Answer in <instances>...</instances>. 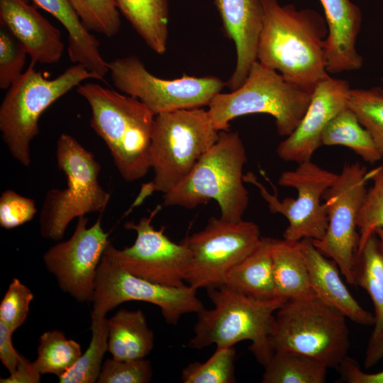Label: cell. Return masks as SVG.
I'll return each instance as SVG.
<instances>
[{
    "instance_id": "cell-1",
    "label": "cell",
    "mask_w": 383,
    "mask_h": 383,
    "mask_svg": "<svg viewBox=\"0 0 383 383\" xmlns=\"http://www.w3.org/2000/svg\"><path fill=\"white\" fill-rule=\"evenodd\" d=\"M264 21L257 60L287 81L309 91L328 77L326 19L313 9L262 0Z\"/></svg>"
},
{
    "instance_id": "cell-2",
    "label": "cell",
    "mask_w": 383,
    "mask_h": 383,
    "mask_svg": "<svg viewBox=\"0 0 383 383\" xmlns=\"http://www.w3.org/2000/svg\"><path fill=\"white\" fill-rule=\"evenodd\" d=\"M77 92L89 104L90 126L109 148L114 164L128 182L144 177L155 115L138 99L96 83L79 84Z\"/></svg>"
},
{
    "instance_id": "cell-3",
    "label": "cell",
    "mask_w": 383,
    "mask_h": 383,
    "mask_svg": "<svg viewBox=\"0 0 383 383\" xmlns=\"http://www.w3.org/2000/svg\"><path fill=\"white\" fill-rule=\"evenodd\" d=\"M218 134L202 107L155 115L149 153L154 177L142 184L129 210L155 192L165 194L174 188L216 142Z\"/></svg>"
},
{
    "instance_id": "cell-4",
    "label": "cell",
    "mask_w": 383,
    "mask_h": 383,
    "mask_svg": "<svg viewBox=\"0 0 383 383\" xmlns=\"http://www.w3.org/2000/svg\"><path fill=\"white\" fill-rule=\"evenodd\" d=\"M246 162L245 148L238 133L219 131L216 142L189 174L163 195L162 206L192 209L214 199L221 218L242 221L249 204L243 173Z\"/></svg>"
},
{
    "instance_id": "cell-5",
    "label": "cell",
    "mask_w": 383,
    "mask_h": 383,
    "mask_svg": "<svg viewBox=\"0 0 383 383\" xmlns=\"http://www.w3.org/2000/svg\"><path fill=\"white\" fill-rule=\"evenodd\" d=\"M206 289L213 308H204L197 313L188 347L202 349L212 344L231 347L250 340L249 350L264 366L274 352L269 335L275 312L287 301L251 298L225 284Z\"/></svg>"
},
{
    "instance_id": "cell-6",
    "label": "cell",
    "mask_w": 383,
    "mask_h": 383,
    "mask_svg": "<svg viewBox=\"0 0 383 383\" xmlns=\"http://www.w3.org/2000/svg\"><path fill=\"white\" fill-rule=\"evenodd\" d=\"M31 62L12 84L0 106V131L11 156L23 166L31 162L30 143L39 133V118L58 99L96 76L74 64L49 79Z\"/></svg>"
},
{
    "instance_id": "cell-7",
    "label": "cell",
    "mask_w": 383,
    "mask_h": 383,
    "mask_svg": "<svg viewBox=\"0 0 383 383\" xmlns=\"http://www.w3.org/2000/svg\"><path fill=\"white\" fill-rule=\"evenodd\" d=\"M311 94L257 60L244 83L230 93L216 94L207 112L218 131H228L230 121L239 116L267 113L274 118L278 134L287 137L304 117Z\"/></svg>"
},
{
    "instance_id": "cell-8",
    "label": "cell",
    "mask_w": 383,
    "mask_h": 383,
    "mask_svg": "<svg viewBox=\"0 0 383 383\" xmlns=\"http://www.w3.org/2000/svg\"><path fill=\"white\" fill-rule=\"evenodd\" d=\"M56 155L67 187L46 193L40 213V231L43 238L58 241L74 218L93 212L102 215L111 194L99 184L100 163L73 136L60 135Z\"/></svg>"
},
{
    "instance_id": "cell-9",
    "label": "cell",
    "mask_w": 383,
    "mask_h": 383,
    "mask_svg": "<svg viewBox=\"0 0 383 383\" xmlns=\"http://www.w3.org/2000/svg\"><path fill=\"white\" fill-rule=\"evenodd\" d=\"M269 340L273 349L307 355L336 369L350 348L346 317L316 295L285 301L275 312Z\"/></svg>"
},
{
    "instance_id": "cell-10",
    "label": "cell",
    "mask_w": 383,
    "mask_h": 383,
    "mask_svg": "<svg viewBox=\"0 0 383 383\" xmlns=\"http://www.w3.org/2000/svg\"><path fill=\"white\" fill-rule=\"evenodd\" d=\"M337 174L325 170L311 160L299 163L294 170L282 172L278 179L280 186L294 188L297 196L280 201L270 194L252 172L244 174L245 182L255 185L273 213L284 216L288 226L283 238L289 241L303 239L321 240L325 235L328 218L326 207L321 199L333 183Z\"/></svg>"
},
{
    "instance_id": "cell-11",
    "label": "cell",
    "mask_w": 383,
    "mask_h": 383,
    "mask_svg": "<svg viewBox=\"0 0 383 383\" xmlns=\"http://www.w3.org/2000/svg\"><path fill=\"white\" fill-rule=\"evenodd\" d=\"M108 67L116 89L140 100L155 116L208 106L226 84L214 76L184 74L174 79H161L151 74L134 55L108 62Z\"/></svg>"
},
{
    "instance_id": "cell-12",
    "label": "cell",
    "mask_w": 383,
    "mask_h": 383,
    "mask_svg": "<svg viewBox=\"0 0 383 383\" xmlns=\"http://www.w3.org/2000/svg\"><path fill=\"white\" fill-rule=\"evenodd\" d=\"M367 171L357 162L344 165L323 196L328 218L326 233L313 240L319 251L336 262L351 285L360 239L357 220L367 191Z\"/></svg>"
},
{
    "instance_id": "cell-13",
    "label": "cell",
    "mask_w": 383,
    "mask_h": 383,
    "mask_svg": "<svg viewBox=\"0 0 383 383\" xmlns=\"http://www.w3.org/2000/svg\"><path fill=\"white\" fill-rule=\"evenodd\" d=\"M196 291L189 285L166 287L135 276L104 251L97 270L91 316H105L122 303L139 301L158 306L166 323L176 325L184 314L197 313L204 308Z\"/></svg>"
},
{
    "instance_id": "cell-14",
    "label": "cell",
    "mask_w": 383,
    "mask_h": 383,
    "mask_svg": "<svg viewBox=\"0 0 383 383\" xmlns=\"http://www.w3.org/2000/svg\"><path fill=\"white\" fill-rule=\"evenodd\" d=\"M261 238L252 221L211 217L201 231L184 240L192 253L185 282L196 289L223 284L228 272L257 248Z\"/></svg>"
},
{
    "instance_id": "cell-15",
    "label": "cell",
    "mask_w": 383,
    "mask_h": 383,
    "mask_svg": "<svg viewBox=\"0 0 383 383\" xmlns=\"http://www.w3.org/2000/svg\"><path fill=\"white\" fill-rule=\"evenodd\" d=\"M160 209L159 205L138 223L124 224L126 229L136 232L131 246L119 250L109 242L105 251L120 267L135 276L166 287H182L190 270L192 253L185 242L172 241L165 234V227L154 228L152 221Z\"/></svg>"
},
{
    "instance_id": "cell-16",
    "label": "cell",
    "mask_w": 383,
    "mask_h": 383,
    "mask_svg": "<svg viewBox=\"0 0 383 383\" xmlns=\"http://www.w3.org/2000/svg\"><path fill=\"white\" fill-rule=\"evenodd\" d=\"M101 216L90 227L84 216L77 218L72 236L50 247L43 256L60 289L79 302L92 301L98 267L110 242Z\"/></svg>"
},
{
    "instance_id": "cell-17",
    "label": "cell",
    "mask_w": 383,
    "mask_h": 383,
    "mask_svg": "<svg viewBox=\"0 0 383 383\" xmlns=\"http://www.w3.org/2000/svg\"><path fill=\"white\" fill-rule=\"evenodd\" d=\"M344 79L330 76L314 87L306 111L296 128L277 147L278 157L298 164L311 160L321 145V134L339 112L348 107L350 91Z\"/></svg>"
},
{
    "instance_id": "cell-18",
    "label": "cell",
    "mask_w": 383,
    "mask_h": 383,
    "mask_svg": "<svg viewBox=\"0 0 383 383\" xmlns=\"http://www.w3.org/2000/svg\"><path fill=\"white\" fill-rule=\"evenodd\" d=\"M225 34L235 45V68L227 82L231 90L245 81L252 65L257 61L259 40L263 26L262 0H214Z\"/></svg>"
},
{
    "instance_id": "cell-19",
    "label": "cell",
    "mask_w": 383,
    "mask_h": 383,
    "mask_svg": "<svg viewBox=\"0 0 383 383\" xmlns=\"http://www.w3.org/2000/svg\"><path fill=\"white\" fill-rule=\"evenodd\" d=\"M0 23L25 48L31 62H59L65 45L60 30L25 0H0Z\"/></svg>"
},
{
    "instance_id": "cell-20",
    "label": "cell",
    "mask_w": 383,
    "mask_h": 383,
    "mask_svg": "<svg viewBox=\"0 0 383 383\" xmlns=\"http://www.w3.org/2000/svg\"><path fill=\"white\" fill-rule=\"evenodd\" d=\"M328 28L326 40V70L328 73L355 71L363 65L355 43L362 16L350 0H320Z\"/></svg>"
},
{
    "instance_id": "cell-21",
    "label": "cell",
    "mask_w": 383,
    "mask_h": 383,
    "mask_svg": "<svg viewBox=\"0 0 383 383\" xmlns=\"http://www.w3.org/2000/svg\"><path fill=\"white\" fill-rule=\"evenodd\" d=\"M299 243L315 294L355 323L374 326V314L364 309L350 293L336 262L319 251L313 240L303 239Z\"/></svg>"
},
{
    "instance_id": "cell-22",
    "label": "cell",
    "mask_w": 383,
    "mask_h": 383,
    "mask_svg": "<svg viewBox=\"0 0 383 383\" xmlns=\"http://www.w3.org/2000/svg\"><path fill=\"white\" fill-rule=\"evenodd\" d=\"M54 16L68 33L67 52L70 61L79 64L104 80L109 73L106 62L99 50V42L82 23L68 0H32Z\"/></svg>"
},
{
    "instance_id": "cell-23",
    "label": "cell",
    "mask_w": 383,
    "mask_h": 383,
    "mask_svg": "<svg viewBox=\"0 0 383 383\" xmlns=\"http://www.w3.org/2000/svg\"><path fill=\"white\" fill-rule=\"evenodd\" d=\"M271 256L277 298L289 301L316 295L299 241L273 238Z\"/></svg>"
},
{
    "instance_id": "cell-24",
    "label": "cell",
    "mask_w": 383,
    "mask_h": 383,
    "mask_svg": "<svg viewBox=\"0 0 383 383\" xmlns=\"http://www.w3.org/2000/svg\"><path fill=\"white\" fill-rule=\"evenodd\" d=\"M272 238L262 237L257 248L228 272L224 284L251 298H277L272 272Z\"/></svg>"
},
{
    "instance_id": "cell-25",
    "label": "cell",
    "mask_w": 383,
    "mask_h": 383,
    "mask_svg": "<svg viewBox=\"0 0 383 383\" xmlns=\"http://www.w3.org/2000/svg\"><path fill=\"white\" fill-rule=\"evenodd\" d=\"M108 351L116 360L145 358L154 345V334L141 310L120 309L108 319Z\"/></svg>"
},
{
    "instance_id": "cell-26",
    "label": "cell",
    "mask_w": 383,
    "mask_h": 383,
    "mask_svg": "<svg viewBox=\"0 0 383 383\" xmlns=\"http://www.w3.org/2000/svg\"><path fill=\"white\" fill-rule=\"evenodd\" d=\"M120 13L145 44L162 55L167 50L169 0H115Z\"/></svg>"
},
{
    "instance_id": "cell-27",
    "label": "cell",
    "mask_w": 383,
    "mask_h": 383,
    "mask_svg": "<svg viewBox=\"0 0 383 383\" xmlns=\"http://www.w3.org/2000/svg\"><path fill=\"white\" fill-rule=\"evenodd\" d=\"M354 285L370 295L374 309V330L371 337L383 331V245L372 235L357 255L355 265Z\"/></svg>"
},
{
    "instance_id": "cell-28",
    "label": "cell",
    "mask_w": 383,
    "mask_h": 383,
    "mask_svg": "<svg viewBox=\"0 0 383 383\" xmlns=\"http://www.w3.org/2000/svg\"><path fill=\"white\" fill-rule=\"evenodd\" d=\"M321 140L322 145L347 147L370 164L382 160L370 134L348 106L329 121L322 132Z\"/></svg>"
},
{
    "instance_id": "cell-29",
    "label": "cell",
    "mask_w": 383,
    "mask_h": 383,
    "mask_svg": "<svg viewBox=\"0 0 383 383\" xmlns=\"http://www.w3.org/2000/svg\"><path fill=\"white\" fill-rule=\"evenodd\" d=\"M263 367V383H324L328 370L307 355L286 349H274Z\"/></svg>"
},
{
    "instance_id": "cell-30",
    "label": "cell",
    "mask_w": 383,
    "mask_h": 383,
    "mask_svg": "<svg viewBox=\"0 0 383 383\" xmlns=\"http://www.w3.org/2000/svg\"><path fill=\"white\" fill-rule=\"evenodd\" d=\"M91 338L86 351L64 374L60 383H95L99 377L104 354L108 350L109 326L105 316H91Z\"/></svg>"
},
{
    "instance_id": "cell-31",
    "label": "cell",
    "mask_w": 383,
    "mask_h": 383,
    "mask_svg": "<svg viewBox=\"0 0 383 383\" xmlns=\"http://www.w3.org/2000/svg\"><path fill=\"white\" fill-rule=\"evenodd\" d=\"M82 354L77 341L67 339L60 331H48L39 338L37 358L33 363L41 374L60 377L73 367Z\"/></svg>"
},
{
    "instance_id": "cell-32",
    "label": "cell",
    "mask_w": 383,
    "mask_h": 383,
    "mask_svg": "<svg viewBox=\"0 0 383 383\" xmlns=\"http://www.w3.org/2000/svg\"><path fill=\"white\" fill-rule=\"evenodd\" d=\"M348 106L369 132L383 160V89H350Z\"/></svg>"
},
{
    "instance_id": "cell-33",
    "label": "cell",
    "mask_w": 383,
    "mask_h": 383,
    "mask_svg": "<svg viewBox=\"0 0 383 383\" xmlns=\"http://www.w3.org/2000/svg\"><path fill=\"white\" fill-rule=\"evenodd\" d=\"M236 351L234 346L216 347L205 362H194L182 372L184 383H234Z\"/></svg>"
},
{
    "instance_id": "cell-34",
    "label": "cell",
    "mask_w": 383,
    "mask_h": 383,
    "mask_svg": "<svg viewBox=\"0 0 383 383\" xmlns=\"http://www.w3.org/2000/svg\"><path fill=\"white\" fill-rule=\"evenodd\" d=\"M366 178L372 181V185L367 191L358 216L357 255L375 231L383 228V164L367 171Z\"/></svg>"
},
{
    "instance_id": "cell-35",
    "label": "cell",
    "mask_w": 383,
    "mask_h": 383,
    "mask_svg": "<svg viewBox=\"0 0 383 383\" xmlns=\"http://www.w3.org/2000/svg\"><path fill=\"white\" fill-rule=\"evenodd\" d=\"M68 1L89 31L112 38L120 30V12L115 0Z\"/></svg>"
},
{
    "instance_id": "cell-36",
    "label": "cell",
    "mask_w": 383,
    "mask_h": 383,
    "mask_svg": "<svg viewBox=\"0 0 383 383\" xmlns=\"http://www.w3.org/2000/svg\"><path fill=\"white\" fill-rule=\"evenodd\" d=\"M28 53L16 36L0 23V88L8 89L23 73Z\"/></svg>"
},
{
    "instance_id": "cell-37",
    "label": "cell",
    "mask_w": 383,
    "mask_h": 383,
    "mask_svg": "<svg viewBox=\"0 0 383 383\" xmlns=\"http://www.w3.org/2000/svg\"><path fill=\"white\" fill-rule=\"evenodd\" d=\"M152 376L150 362L145 358L121 360L107 359L102 365L99 383H147Z\"/></svg>"
},
{
    "instance_id": "cell-38",
    "label": "cell",
    "mask_w": 383,
    "mask_h": 383,
    "mask_svg": "<svg viewBox=\"0 0 383 383\" xmlns=\"http://www.w3.org/2000/svg\"><path fill=\"white\" fill-rule=\"evenodd\" d=\"M33 299L31 290L13 278L0 304V321L14 332L26 320Z\"/></svg>"
},
{
    "instance_id": "cell-39",
    "label": "cell",
    "mask_w": 383,
    "mask_h": 383,
    "mask_svg": "<svg viewBox=\"0 0 383 383\" xmlns=\"http://www.w3.org/2000/svg\"><path fill=\"white\" fill-rule=\"evenodd\" d=\"M37 212L33 199L8 189L0 196V226L11 229L21 226L35 216Z\"/></svg>"
},
{
    "instance_id": "cell-40",
    "label": "cell",
    "mask_w": 383,
    "mask_h": 383,
    "mask_svg": "<svg viewBox=\"0 0 383 383\" xmlns=\"http://www.w3.org/2000/svg\"><path fill=\"white\" fill-rule=\"evenodd\" d=\"M340 374V380L348 383H383V371L366 373L354 359L346 357L336 368Z\"/></svg>"
},
{
    "instance_id": "cell-41",
    "label": "cell",
    "mask_w": 383,
    "mask_h": 383,
    "mask_svg": "<svg viewBox=\"0 0 383 383\" xmlns=\"http://www.w3.org/2000/svg\"><path fill=\"white\" fill-rule=\"evenodd\" d=\"M12 332L0 321V359L10 374L13 373L23 356L18 353L12 343Z\"/></svg>"
},
{
    "instance_id": "cell-42",
    "label": "cell",
    "mask_w": 383,
    "mask_h": 383,
    "mask_svg": "<svg viewBox=\"0 0 383 383\" xmlns=\"http://www.w3.org/2000/svg\"><path fill=\"white\" fill-rule=\"evenodd\" d=\"M41 374L38 371L33 362H30L23 356L17 369L6 378H1V383H38Z\"/></svg>"
},
{
    "instance_id": "cell-43",
    "label": "cell",
    "mask_w": 383,
    "mask_h": 383,
    "mask_svg": "<svg viewBox=\"0 0 383 383\" xmlns=\"http://www.w3.org/2000/svg\"><path fill=\"white\" fill-rule=\"evenodd\" d=\"M383 358V331L375 337H370L365 353L364 365L370 368Z\"/></svg>"
},
{
    "instance_id": "cell-44",
    "label": "cell",
    "mask_w": 383,
    "mask_h": 383,
    "mask_svg": "<svg viewBox=\"0 0 383 383\" xmlns=\"http://www.w3.org/2000/svg\"><path fill=\"white\" fill-rule=\"evenodd\" d=\"M375 234L377 235L382 244L383 245V228H377L375 231Z\"/></svg>"
},
{
    "instance_id": "cell-45",
    "label": "cell",
    "mask_w": 383,
    "mask_h": 383,
    "mask_svg": "<svg viewBox=\"0 0 383 383\" xmlns=\"http://www.w3.org/2000/svg\"><path fill=\"white\" fill-rule=\"evenodd\" d=\"M25 1H28V2L29 1V0H25Z\"/></svg>"
}]
</instances>
